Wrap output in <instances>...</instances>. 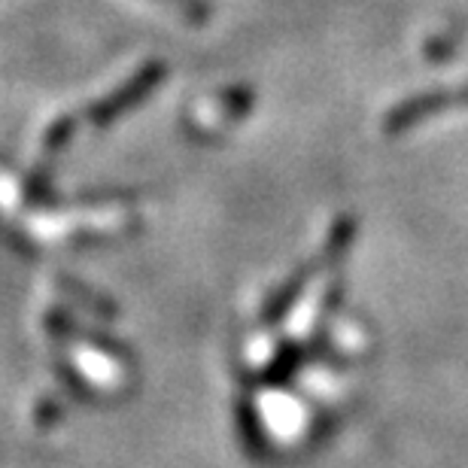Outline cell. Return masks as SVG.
Returning a JSON list of instances; mask_svg holds the SVG:
<instances>
[{
    "mask_svg": "<svg viewBox=\"0 0 468 468\" xmlns=\"http://www.w3.org/2000/svg\"><path fill=\"white\" fill-rule=\"evenodd\" d=\"M453 107H468V86L456 91H426V95L405 101V104L396 107L387 116V131L389 134H401V131H408L410 125H417V122L438 116Z\"/></svg>",
    "mask_w": 468,
    "mask_h": 468,
    "instance_id": "1",
    "label": "cell"
},
{
    "mask_svg": "<svg viewBox=\"0 0 468 468\" xmlns=\"http://www.w3.org/2000/svg\"><path fill=\"white\" fill-rule=\"evenodd\" d=\"M158 77H162V68H158V64H153V68H146L134 82H128L125 89H119L110 101H104V104H98V110H95V122H98V125H104V122L116 119V116L122 113V110H128L131 104H137V101L144 98L149 89L155 86Z\"/></svg>",
    "mask_w": 468,
    "mask_h": 468,
    "instance_id": "2",
    "label": "cell"
},
{
    "mask_svg": "<svg viewBox=\"0 0 468 468\" xmlns=\"http://www.w3.org/2000/svg\"><path fill=\"white\" fill-rule=\"evenodd\" d=\"M158 4L171 6L174 13H180L183 18H189V22H204V18H207V4H204V0H158Z\"/></svg>",
    "mask_w": 468,
    "mask_h": 468,
    "instance_id": "3",
    "label": "cell"
}]
</instances>
